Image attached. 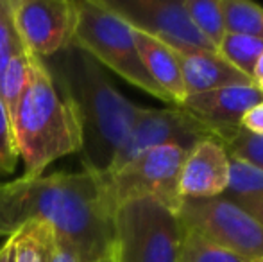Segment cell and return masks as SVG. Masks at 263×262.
I'll use <instances>...</instances> for the list:
<instances>
[{"instance_id": "obj_3", "label": "cell", "mask_w": 263, "mask_h": 262, "mask_svg": "<svg viewBox=\"0 0 263 262\" xmlns=\"http://www.w3.org/2000/svg\"><path fill=\"white\" fill-rule=\"evenodd\" d=\"M13 130L24 176H40L58 158L83 149L79 113L40 58L31 56L29 79L14 112Z\"/></svg>"}, {"instance_id": "obj_4", "label": "cell", "mask_w": 263, "mask_h": 262, "mask_svg": "<svg viewBox=\"0 0 263 262\" xmlns=\"http://www.w3.org/2000/svg\"><path fill=\"white\" fill-rule=\"evenodd\" d=\"M77 24L72 45L84 50L101 66L120 76L133 86L174 104L172 99L154 83L143 66L133 36V27L111 11L102 0H76Z\"/></svg>"}, {"instance_id": "obj_1", "label": "cell", "mask_w": 263, "mask_h": 262, "mask_svg": "<svg viewBox=\"0 0 263 262\" xmlns=\"http://www.w3.org/2000/svg\"><path fill=\"white\" fill-rule=\"evenodd\" d=\"M113 214L104 174L86 167L81 172L22 176L0 185V237H11L27 223H47L79 252L83 262L111 253Z\"/></svg>"}, {"instance_id": "obj_30", "label": "cell", "mask_w": 263, "mask_h": 262, "mask_svg": "<svg viewBox=\"0 0 263 262\" xmlns=\"http://www.w3.org/2000/svg\"><path fill=\"white\" fill-rule=\"evenodd\" d=\"M90 262H115L113 260V255H106V257H101V259H95V260H90Z\"/></svg>"}, {"instance_id": "obj_22", "label": "cell", "mask_w": 263, "mask_h": 262, "mask_svg": "<svg viewBox=\"0 0 263 262\" xmlns=\"http://www.w3.org/2000/svg\"><path fill=\"white\" fill-rule=\"evenodd\" d=\"M222 147L229 156L243 160L263 171V135H254L238 128L222 142Z\"/></svg>"}, {"instance_id": "obj_10", "label": "cell", "mask_w": 263, "mask_h": 262, "mask_svg": "<svg viewBox=\"0 0 263 262\" xmlns=\"http://www.w3.org/2000/svg\"><path fill=\"white\" fill-rule=\"evenodd\" d=\"M25 53L47 60L72 45L77 24L76 0H11Z\"/></svg>"}, {"instance_id": "obj_5", "label": "cell", "mask_w": 263, "mask_h": 262, "mask_svg": "<svg viewBox=\"0 0 263 262\" xmlns=\"http://www.w3.org/2000/svg\"><path fill=\"white\" fill-rule=\"evenodd\" d=\"M115 262H176L181 239L177 212L154 198L124 201L113 214Z\"/></svg>"}, {"instance_id": "obj_15", "label": "cell", "mask_w": 263, "mask_h": 262, "mask_svg": "<svg viewBox=\"0 0 263 262\" xmlns=\"http://www.w3.org/2000/svg\"><path fill=\"white\" fill-rule=\"evenodd\" d=\"M222 196L231 199L243 210L263 205V171L229 156V180Z\"/></svg>"}, {"instance_id": "obj_24", "label": "cell", "mask_w": 263, "mask_h": 262, "mask_svg": "<svg viewBox=\"0 0 263 262\" xmlns=\"http://www.w3.org/2000/svg\"><path fill=\"white\" fill-rule=\"evenodd\" d=\"M20 154L16 147V136L13 130V120L0 99V176H7L14 172Z\"/></svg>"}, {"instance_id": "obj_21", "label": "cell", "mask_w": 263, "mask_h": 262, "mask_svg": "<svg viewBox=\"0 0 263 262\" xmlns=\"http://www.w3.org/2000/svg\"><path fill=\"white\" fill-rule=\"evenodd\" d=\"M29 66H31V54L22 53L9 61V65L0 76V99H2L11 120H13L16 106L25 90V84H27Z\"/></svg>"}, {"instance_id": "obj_29", "label": "cell", "mask_w": 263, "mask_h": 262, "mask_svg": "<svg viewBox=\"0 0 263 262\" xmlns=\"http://www.w3.org/2000/svg\"><path fill=\"white\" fill-rule=\"evenodd\" d=\"M246 212L249 214V216H253L254 219L258 221V223L263 226V205H256V206H249V208H246Z\"/></svg>"}, {"instance_id": "obj_28", "label": "cell", "mask_w": 263, "mask_h": 262, "mask_svg": "<svg viewBox=\"0 0 263 262\" xmlns=\"http://www.w3.org/2000/svg\"><path fill=\"white\" fill-rule=\"evenodd\" d=\"M253 83H254V86H258L263 92V54L260 56V60H258L256 68H254Z\"/></svg>"}, {"instance_id": "obj_8", "label": "cell", "mask_w": 263, "mask_h": 262, "mask_svg": "<svg viewBox=\"0 0 263 262\" xmlns=\"http://www.w3.org/2000/svg\"><path fill=\"white\" fill-rule=\"evenodd\" d=\"M206 138H213L211 131L197 119L188 115L184 110L177 106L174 108H143L142 106L127 138L124 140L104 174L118 171L154 147L172 144L190 151L195 144Z\"/></svg>"}, {"instance_id": "obj_11", "label": "cell", "mask_w": 263, "mask_h": 262, "mask_svg": "<svg viewBox=\"0 0 263 262\" xmlns=\"http://www.w3.org/2000/svg\"><path fill=\"white\" fill-rule=\"evenodd\" d=\"M263 92L254 84H238L202 94L186 95L181 106L188 115L197 119L211 131L217 142H224L240 128L243 115L251 108L261 104Z\"/></svg>"}, {"instance_id": "obj_2", "label": "cell", "mask_w": 263, "mask_h": 262, "mask_svg": "<svg viewBox=\"0 0 263 262\" xmlns=\"http://www.w3.org/2000/svg\"><path fill=\"white\" fill-rule=\"evenodd\" d=\"M43 61L79 113L83 165L104 174L127 138L142 106L122 95L104 68L77 47L70 45Z\"/></svg>"}, {"instance_id": "obj_14", "label": "cell", "mask_w": 263, "mask_h": 262, "mask_svg": "<svg viewBox=\"0 0 263 262\" xmlns=\"http://www.w3.org/2000/svg\"><path fill=\"white\" fill-rule=\"evenodd\" d=\"M133 36H135L136 49L143 61V66L151 74L154 83L172 99L174 106H181V102L186 97V92H184L183 76H181V68L174 50L154 36L138 29H133Z\"/></svg>"}, {"instance_id": "obj_13", "label": "cell", "mask_w": 263, "mask_h": 262, "mask_svg": "<svg viewBox=\"0 0 263 262\" xmlns=\"http://www.w3.org/2000/svg\"><path fill=\"white\" fill-rule=\"evenodd\" d=\"M172 50L177 58V63H179L186 95L202 94V92L218 90V88L226 86L253 84L249 77L243 76L233 65H229L218 53Z\"/></svg>"}, {"instance_id": "obj_19", "label": "cell", "mask_w": 263, "mask_h": 262, "mask_svg": "<svg viewBox=\"0 0 263 262\" xmlns=\"http://www.w3.org/2000/svg\"><path fill=\"white\" fill-rule=\"evenodd\" d=\"M184 9L197 31L218 50L224 36L228 34L218 0H183Z\"/></svg>"}, {"instance_id": "obj_9", "label": "cell", "mask_w": 263, "mask_h": 262, "mask_svg": "<svg viewBox=\"0 0 263 262\" xmlns=\"http://www.w3.org/2000/svg\"><path fill=\"white\" fill-rule=\"evenodd\" d=\"M133 29L154 36L176 50L218 53L197 31L183 0H102Z\"/></svg>"}, {"instance_id": "obj_6", "label": "cell", "mask_w": 263, "mask_h": 262, "mask_svg": "<svg viewBox=\"0 0 263 262\" xmlns=\"http://www.w3.org/2000/svg\"><path fill=\"white\" fill-rule=\"evenodd\" d=\"M181 228L247 260L263 259V226L224 196L181 199Z\"/></svg>"}, {"instance_id": "obj_23", "label": "cell", "mask_w": 263, "mask_h": 262, "mask_svg": "<svg viewBox=\"0 0 263 262\" xmlns=\"http://www.w3.org/2000/svg\"><path fill=\"white\" fill-rule=\"evenodd\" d=\"M25 53L13 16V2L0 0V76L14 56Z\"/></svg>"}, {"instance_id": "obj_25", "label": "cell", "mask_w": 263, "mask_h": 262, "mask_svg": "<svg viewBox=\"0 0 263 262\" xmlns=\"http://www.w3.org/2000/svg\"><path fill=\"white\" fill-rule=\"evenodd\" d=\"M52 262H83V260H81L79 252L65 237L54 234Z\"/></svg>"}, {"instance_id": "obj_17", "label": "cell", "mask_w": 263, "mask_h": 262, "mask_svg": "<svg viewBox=\"0 0 263 262\" xmlns=\"http://www.w3.org/2000/svg\"><path fill=\"white\" fill-rule=\"evenodd\" d=\"M226 31L263 40V7L249 0H218Z\"/></svg>"}, {"instance_id": "obj_31", "label": "cell", "mask_w": 263, "mask_h": 262, "mask_svg": "<svg viewBox=\"0 0 263 262\" xmlns=\"http://www.w3.org/2000/svg\"><path fill=\"white\" fill-rule=\"evenodd\" d=\"M256 262H263V259H260V260H256Z\"/></svg>"}, {"instance_id": "obj_18", "label": "cell", "mask_w": 263, "mask_h": 262, "mask_svg": "<svg viewBox=\"0 0 263 262\" xmlns=\"http://www.w3.org/2000/svg\"><path fill=\"white\" fill-rule=\"evenodd\" d=\"M218 54L229 65H233L236 70H240L243 76H247L253 81L254 68H256L258 60L263 54V40L228 32L218 45Z\"/></svg>"}, {"instance_id": "obj_7", "label": "cell", "mask_w": 263, "mask_h": 262, "mask_svg": "<svg viewBox=\"0 0 263 262\" xmlns=\"http://www.w3.org/2000/svg\"><path fill=\"white\" fill-rule=\"evenodd\" d=\"M188 151L179 146H159L145 151L118 171L104 174L115 208L138 198H154L172 210H179V174Z\"/></svg>"}, {"instance_id": "obj_16", "label": "cell", "mask_w": 263, "mask_h": 262, "mask_svg": "<svg viewBox=\"0 0 263 262\" xmlns=\"http://www.w3.org/2000/svg\"><path fill=\"white\" fill-rule=\"evenodd\" d=\"M14 262H52L54 230L47 223H27L11 235Z\"/></svg>"}, {"instance_id": "obj_20", "label": "cell", "mask_w": 263, "mask_h": 262, "mask_svg": "<svg viewBox=\"0 0 263 262\" xmlns=\"http://www.w3.org/2000/svg\"><path fill=\"white\" fill-rule=\"evenodd\" d=\"M176 262H253L211 244L192 230L181 228Z\"/></svg>"}, {"instance_id": "obj_12", "label": "cell", "mask_w": 263, "mask_h": 262, "mask_svg": "<svg viewBox=\"0 0 263 262\" xmlns=\"http://www.w3.org/2000/svg\"><path fill=\"white\" fill-rule=\"evenodd\" d=\"M229 180V154L220 142L206 138L188 151L179 174L181 199L222 196Z\"/></svg>"}, {"instance_id": "obj_26", "label": "cell", "mask_w": 263, "mask_h": 262, "mask_svg": "<svg viewBox=\"0 0 263 262\" xmlns=\"http://www.w3.org/2000/svg\"><path fill=\"white\" fill-rule=\"evenodd\" d=\"M240 128L254 133V135H263V102L254 108H251L249 112L243 115Z\"/></svg>"}, {"instance_id": "obj_27", "label": "cell", "mask_w": 263, "mask_h": 262, "mask_svg": "<svg viewBox=\"0 0 263 262\" xmlns=\"http://www.w3.org/2000/svg\"><path fill=\"white\" fill-rule=\"evenodd\" d=\"M14 257V244L13 239H7L2 246H0V262H11Z\"/></svg>"}]
</instances>
